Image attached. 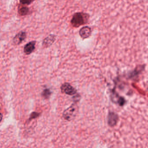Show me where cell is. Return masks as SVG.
<instances>
[{"instance_id": "12", "label": "cell", "mask_w": 148, "mask_h": 148, "mask_svg": "<svg viewBox=\"0 0 148 148\" xmlns=\"http://www.w3.org/2000/svg\"><path fill=\"white\" fill-rule=\"evenodd\" d=\"M39 114L38 113H37V112H33L32 114H31V117H30V119H33L37 117L38 116Z\"/></svg>"}, {"instance_id": "13", "label": "cell", "mask_w": 148, "mask_h": 148, "mask_svg": "<svg viewBox=\"0 0 148 148\" xmlns=\"http://www.w3.org/2000/svg\"><path fill=\"white\" fill-rule=\"evenodd\" d=\"M2 118H3V115L1 113H0V123L1 122Z\"/></svg>"}, {"instance_id": "5", "label": "cell", "mask_w": 148, "mask_h": 148, "mask_svg": "<svg viewBox=\"0 0 148 148\" xmlns=\"http://www.w3.org/2000/svg\"><path fill=\"white\" fill-rule=\"evenodd\" d=\"M27 38V33L25 31H21L17 34L13 39V42L16 45H18L22 43Z\"/></svg>"}, {"instance_id": "11", "label": "cell", "mask_w": 148, "mask_h": 148, "mask_svg": "<svg viewBox=\"0 0 148 148\" xmlns=\"http://www.w3.org/2000/svg\"><path fill=\"white\" fill-rule=\"evenodd\" d=\"M34 0H20V2L22 5H31L33 2Z\"/></svg>"}, {"instance_id": "6", "label": "cell", "mask_w": 148, "mask_h": 148, "mask_svg": "<svg viewBox=\"0 0 148 148\" xmlns=\"http://www.w3.org/2000/svg\"><path fill=\"white\" fill-rule=\"evenodd\" d=\"M56 40V35L52 34H50L43 40L42 44L43 46L45 48L50 47L54 43Z\"/></svg>"}, {"instance_id": "2", "label": "cell", "mask_w": 148, "mask_h": 148, "mask_svg": "<svg viewBox=\"0 0 148 148\" xmlns=\"http://www.w3.org/2000/svg\"><path fill=\"white\" fill-rule=\"evenodd\" d=\"M78 106L75 103L73 104L68 109L64 111L63 117L66 120L71 121L75 118L78 112Z\"/></svg>"}, {"instance_id": "7", "label": "cell", "mask_w": 148, "mask_h": 148, "mask_svg": "<svg viewBox=\"0 0 148 148\" xmlns=\"http://www.w3.org/2000/svg\"><path fill=\"white\" fill-rule=\"evenodd\" d=\"M36 42L35 41H30L29 43H27L24 47V53L26 55H30L35 49V45Z\"/></svg>"}, {"instance_id": "9", "label": "cell", "mask_w": 148, "mask_h": 148, "mask_svg": "<svg viewBox=\"0 0 148 148\" xmlns=\"http://www.w3.org/2000/svg\"><path fill=\"white\" fill-rule=\"evenodd\" d=\"M30 12V9L26 6L19 7L18 10V12L19 14L21 16H26L29 14Z\"/></svg>"}, {"instance_id": "1", "label": "cell", "mask_w": 148, "mask_h": 148, "mask_svg": "<svg viewBox=\"0 0 148 148\" xmlns=\"http://www.w3.org/2000/svg\"><path fill=\"white\" fill-rule=\"evenodd\" d=\"M90 15L83 12H78L74 14L71 21V24L74 28H78L88 23Z\"/></svg>"}, {"instance_id": "3", "label": "cell", "mask_w": 148, "mask_h": 148, "mask_svg": "<svg viewBox=\"0 0 148 148\" xmlns=\"http://www.w3.org/2000/svg\"><path fill=\"white\" fill-rule=\"evenodd\" d=\"M61 90L62 92L70 96L75 95L77 93L76 89L70 84L67 83H64L61 86Z\"/></svg>"}, {"instance_id": "8", "label": "cell", "mask_w": 148, "mask_h": 148, "mask_svg": "<svg viewBox=\"0 0 148 148\" xmlns=\"http://www.w3.org/2000/svg\"><path fill=\"white\" fill-rule=\"evenodd\" d=\"M118 121V116L114 112H110L108 115V123L111 127L116 125Z\"/></svg>"}, {"instance_id": "10", "label": "cell", "mask_w": 148, "mask_h": 148, "mask_svg": "<svg viewBox=\"0 0 148 148\" xmlns=\"http://www.w3.org/2000/svg\"><path fill=\"white\" fill-rule=\"evenodd\" d=\"M51 95V91L48 89H45V90L43 91V92H42V95L43 97L45 98V99H46L49 98Z\"/></svg>"}, {"instance_id": "4", "label": "cell", "mask_w": 148, "mask_h": 148, "mask_svg": "<svg viewBox=\"0 0 148 148\" xmlns=\"http://www.w3.org/2000/svg\"><path fill=\"white\" fill-rule=\"evenodd\" d=\"M92 30L88 26L83 27L79 30V35L80 38L83 40L88 38L92 35Z\"/></svg>"}]
</instances>
